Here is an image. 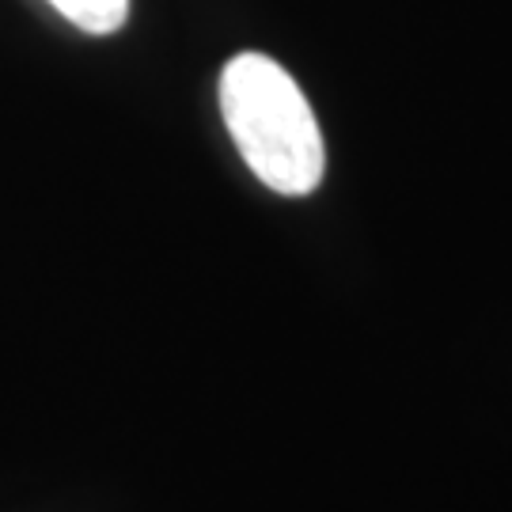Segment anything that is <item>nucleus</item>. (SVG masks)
Masks as SVG:
<instances>
[{
    "instance_id": "obj_1",
    "label": "nucleus",
    "mask_w": 512,
    "mask_h": 512,
    "mask_svg": "<svg viewBox=\"0 0 512 512\" xmlns=\"http://www.w3.org/2000/svg\"><path fill=\"white\" fill-rule=\"evenodd\" d=\"M220 114L262 183L304 198L323 179V133L308 95L266 54H236L220 73Z\"/></svg>"
},
{
    "instance_id": "obj_2",
    "label": "nucleus",
    "mask_w": 512,
    "mask_h": 512,
    "mask_svg": "<svg viewBox=\"0 0 512 512\" xmlns=\"http://www.w3.org/2000/svg\"><path fill=\"white\" fill-rule=\"evenodd\" d=\"M50 4L88 35H110L129 16V0H50Z\"/></svg>"
}]
</instances>
